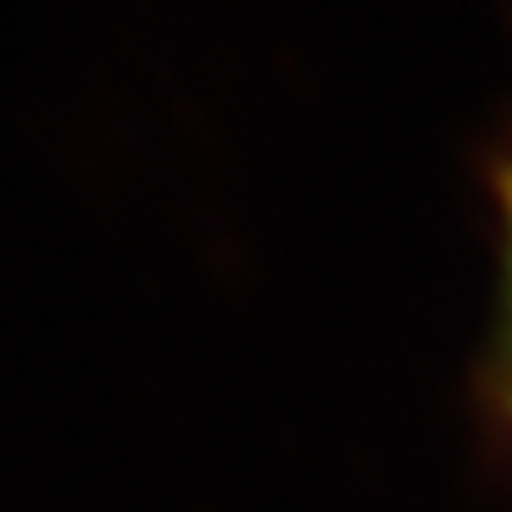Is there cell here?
Wrapping results in <instances>:
<instances>
[{
    "mask_svg": "<svg viewBox=\"0 0 512 512\" xmlns=\"http://www.w3.org/2000/svg\"><path fill=\"white\" fill-rule=\"evenodd\" d=\"M495 210L504 222V252H508V291H512V154L495 171Z\"/></svg>",
    "mask_w": 512,
    "mask_h": 512,
    "instance_id": "cell-1",
    "label": "cell"
},
{
    "mask_svg": "<svg viewBox=\"0 0 512 512\" xmlns=\"http://www.w3.org/2000/svg\"><path fill=\"white\" fill-rule=\"evenodd\" d=\"M500 410H504V427H508V444H512V338L504 346V367H500Z\"/></svg>",
    "mask_w": 512,
    "mask_h": 512,
    "instance_id": "cell-2",
    "label": "cell"
}]
</instances>
